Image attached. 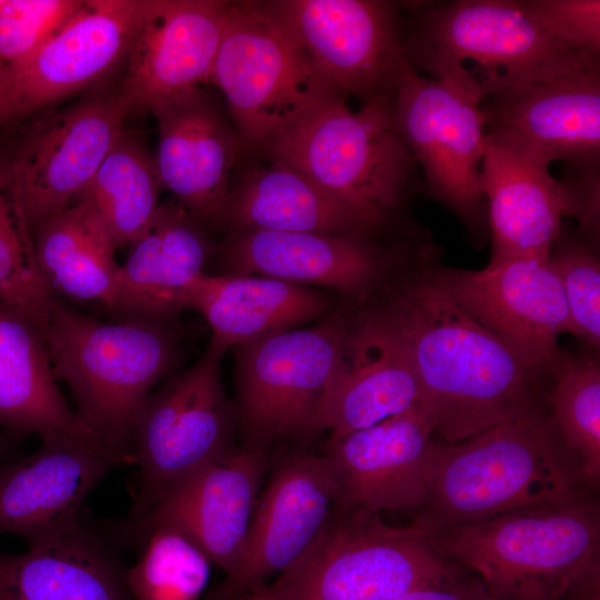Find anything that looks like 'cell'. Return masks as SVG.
<instances>
[{
	"mask_svg": "<svg viewBox=\"0 0 600 600\" xmlns=\"http://www.w3.org/2000/svg\"><path fill=\"white\" fill-rule=\"evenodd\" d=\"M426 256L362 306L403 347L433 432L460 442L541 407V374L448 296Z\"/></svg>",
	"mask_w": 600,
	"mask_h": 600,
	"instance_id": "1",
	"label": "cell"
},
{
	"mask_svg": "<svg viewBox=\"0 0 600 600\" xmlns=\"http://www.w3.org/2000/svg\"><path fill=\"white\" fill-rule=\"evenodd\" d=\"M584 481L541 407L460 442L434 444L426 499L412 524L424 532L582 498Z\"/></svg>",
	"mask_w": 600,
	"mask_h": 600,
	"instance_id": "2",
	"label": "cell"
},
{
	"mask_svg": "<svg viewBox=\"0 0 600 600\" xmlns=\"http://www.w3.org/2000/svg\"><path fill=\"white\" fill-rule=\"evenodd\" d=\"M424 534L492 600H599L600 517L586 497Z\"/></svg>",
	"mask_w": 600,
	"mask_h": 600,
	"instance_id": "3",
	"label": "cell"
},
{
	"mask_svg": "<svg viewBox=\"0 0 600 600\" xmlns=\"http://www.w3.org/2000/svg\"><path fill=\"white\" fill-rule=\"evenodd\" d=\"M171 322H103L57 299L43 333L56 379L68 384L78 416L119 464L130 463L136 418L178 360Z\"/></svg>",
	"mask_w": 600,
	"mask_h": 600,
	"instance_id": "4",
	"label": "cell"
},
{
	"mask_svg": "<svg viewBox=\"0 0 600 600\" xmlns=\"http://www.w3.org/2000/svg\"><path fill=\"white\" fill-rule=\"evenodd\" d=\"M413 8L403 42L406 62L483 97L599 64V58L571 50L539 29L516 0H458Z\"/></svg>",
	"mask_w": 600,
	"mask_h": 600,
	"instance_id": "5",
	"label": "cell"
},
{
	"mask_svg": "<svg viewBox=\"0 0 600 600\" xmlns=\"http://www.w3.org/2000/svg\"><path fill=\"white\" fill-rule=\"evenodd\" d=\"M352 208L373 230L402 208L418 163L394 122L391 96L352 111L336 100L262 146Z\"/></svg>",
	"mask_w": 600,
	"mask_h": 600,
	"instance_id": "6",
	"label": "cell"
},
{
	"mask_svg": "<svg viewBox=\"0 0 600 600\" xmlns=\"http://www.w3.org/2000/svg\"><path fill=\"white\" fill-rule=\"evenodd\" d=\"M470 574L412 523L389 526L378 512L337 502L311 547L267 586L279 600H392Z\"/></svg>",
	"mask_w": 600,
	"mask_h": 600,
	"instance_id": "7",
	"label": "cell"
},
{
	"mask_svg": "<svg viewBox=\"0 0 600 600\" xmlns=\"http://www.w3.org/2000/svg\"><path fill=\"white\" fill-rule=\"evenodd\" d=\"M210 83L223 93L238 137L252 147L346 98L257 2H229Z\"/></svg>",
	"mask_w": 600,
	"mask_h": 600,
	"instance_id": "8",
	"label": "cell"
},
{
	"mask_svg": "<svg viewBox=\"0 0 600 600\" xmlns=\"http://www.w3.org/2000/svg\"><path fill=\"white\" fill-rule=\"evenodd\" d=\"M353 313L337 308L312 327L234 347L237 416L246 444L268 451L278 439L322 432Z\"/></svg>",
	"mask_w": 600,
	"mask_h": 600,
	"instance_id": "9",
	"label": "cell"
},
{
	"mask_svg": "<svg viewBox=\"0 0 600 600\" xmlns=\"http://www.w3.org/2000/svg\"><path fill=\"white\" fill-rule=\"evenodd\" d=\"M227 349L211 337L202 356L141 407L130 441V463L139 468L140 481L129 521L144 518L202 468L234 450L236 407L221 380Z\"/></svg>",
	"mask_w": 600,
	"mask_h": 600,
	"instance_id": "10",
	"label": "cell"
},
{
	"mask_svg": "<svg viewBox=\"0 0 600 600\" xmlns=\"http://www.w3.org/2000/svg\"><path fill=\"white\" fill-rule=\"evenodd\" d=\"M482 100L478 91L419 74L406 60L391 96L394 122L423 172L429 193L480 234L488 227Z\"/></svg>",
	"mask_w": 600,
	"mask_h": 600,
	"instance_id": "11",
	"label": "cell"
},
{
	"mask_svg": "<svg viewBox=\"0 0 600 600\" xmlns=\"http://www.w3.org/2000/svg\"><path fill=\"white\" fill-rule=\"evenodd\" d=\"M31 116L0 152L30 228L72 203L122 132L129 112L118 89L103 87L68 107Z\"/></svg>",
	"mask_w": 600,
	"mask_h": 600,
	"instance_id": "12",
	"label": "cell"
},
{
	"mask_svg": "<svg viewBox=\"0 0 600 600\" xmlns=\"http://www.w3.org/2000/svg\"><path fill=\"white\" fill-rule=\"evenodd\" d=\"M257 3L346 94L352 93L362 104L392 96L406 37L396 4L376 0Z\"/></svg>",
	"mask_w": 600,
	"mask_h": 600,
	"instance_id": "13",
	"label": "cell"
},
{
	"mask_svg": "<svg viewBox=\"0 0 600 600\" xmlns=\"http://www.w3.org/2000/svg\"><path fill=\"white\" fill-rule=\"evenodd\" d=\"M439 286L471 318L541 376L559 361L558 337L571 332L560 279L550 258H512L481 270L429 264Z\"/></svg>",
	"mask_w": 600,
	"mask_h": 600,
	"instance_id": "14",
	"label": "cell"
},
{
	"mask_svg": "<svg viewBox=\"0 0 600 600\" xmlns=\"http://www.w3.org/2000/svg\"><path fill=\"white\" fill-rule=\"evenodd\" d=\"M411 254L406 242L387 248L368 233L231 230L220 248L229 274L324 287L364 304Z\"/></svg>",
	"mask_w": 600,
	"mask_h": 600,
	"instance_id": "15",
	"label": "cell"
},
{
	"mask_svg": "<svg viewBox=\"0 0 600 600\" xmlns=\"http://www.w3.org/2000/svg\"><path fill=\"white\" fill-rule=\"evenodd\" d=\"M338 502L323 456H294L269 478L236 567L201 600H247L314 542Z\"/></svg>",
	"mask_w": 600,
	"mask_h": 600,
	"instance_id": "16",
	"label": "cell"
},
{
	"mask_svg": "<svg viewBox=\"0 0 600 600\" xmlns=\"http://www.w3.org/2000/svg\"><path fill=\"white\" fill-rule=\"evenodd\" d=\"M433 429L418 403L373 426L328 440L323 456L338 503L368 511H416L431 478Z\"/></svg>",
	"mask_w": 600,
	"mask_h": 600,
	"instance_id": "17",
	"label": "cell"
},
{
	"mask_svg": "<svg viewBox=\"0 0 600 600\" xmlns=\"http://www.w3.org/2000/svg\"><path fill=\"white\" fill-rule=\"evenodd\" d=\"M267 469V451L234 449L202 468L144 518L117 524V540L138 547L149 529L171 524L189 534L227 574L241 554Z\"/></svg>",
	"mask_w": 600,
	"mask_h": 600,
	"instance_id": "18",
	"label": "cell"
},
{
	"mask_svg": "<svg viewBox=\"0 0 600 600\" xmlns=\"http://www.w3.org/2000/svg\"><path fill=\"white\" fill-rule=\"evenodd\" d=\"M228 1L151 0L118 89L129 116L210 83Z\"/></svg>",
	"mask_w": 600,
	"mask_h": 600,
	"instance_id": "19",
	"label": "cell"
},
{
	"mask_svg": "<svg viewBox=\"0 0 600 600\" xmlns=\"http://www.w3.org/2000/svg\"><path fill=\"white\" fill-rule=\"evenodd\" d=\"M151 0H84L82 7L23 63L13 68L19 117L102 80L127 59Z\"/></svg>",
	"mask_w": 600,
	"mask_h": 600,
	"instance_id": "20",
	"label": "cell"
},
{
	"mask_svg": "<svg viewBox=\"0 0 600 600\" xmlns=\"http://www.w3.org/2000/svg\"><path fill=\"white\" fill-rule=\"evenodd\" d=\"M481 108L486 131L514 140L549 164L599 167L600 64L507 87L486 96Z\"/></svg>",
	"mask_w": 600,
	"mask_h": 600,
	"instance_id": "21",
	"label": "cell"
},
{
	"mask_svg": "<svg viewBox=\"0 0 600 600\" xmlns=\"http://www.w3.org/2000/svg\"><path fill=\"white\" fill-rule=\"evenodd\" d=\"M487 132L482 186L492 238L489 262L549 259L563 216H577L572 190L550 164L514 140Z\"/></svg>",
	"mask_w": 600,
	"mask_h": 600,
	"instance_id": "22",
	"label": "cell"
},
{
	"mask_svg": "<svg viewBox=\"0 0 600 600\" xmlns=\"http://www.w3.org/2000/svg\"><path fill=\"white\" fill-rule=\"evenodd\" d=\"M118 464L103 449L60 436L41 439L29 456L0 461V537L19 536L30 546L70 527Z\"/></svg>",
	"mask_w": 600,
	"mask_h": 600,
	"instance_id": "23",
	"label": "cell"
},
{
	"mask_svg": "<svg viewBox=\"0 0 600 600\" xmlns=\"http://www.w3.org/2000/svg\"><path fill=\"white\" fill-rule=\"evenodd\" d=\"M150 113L158 122L156 161L163 189L203 224L222 228L240 138L201 88Z\"/></svg>",
	"mask_w": 600,
	"mask_h": 600,
	"instance_id": "24",
	"label": "cell"
},
{
	"mask_svg": "<svg viewBox=\"0 0 600 600\" xmlns=\"http://www.w3.org/2000/svg\"><path fill=\"white\" fill-rule=\"evenodd\" d=\"M119 547L84 513L22 553L0 550V600H132Z\"/></svg>",
	"mask_w": 600,
	"mask_h": 600,
	"instance_id": "25",
	"label": "cell"
},
{
	"mask_svg": "<svg viewBox=\"0 0 600 600\" xmlns=\"http://www.w3.org/2000/svg\"><path fill=\"white\" fill-rule=\"evenodd\" d=\"M420 400L406 351L388 326L367 307L353 313L341 364L324 404L321 428L329 440L373 426Z\"/></svg>",
	"mask_w": 600,
	"mask_h": 600,
	"instance_id": "26",
	"label": "cell"
},
{
	"mask_svg": "<svg viewBox=\"0 0 600 600\" xmlns=\"http://www.w3.org/2000/svg\"><path fill=\"white\" fill-rule=\"evenodd\" d=\"M120 266L109 310L119 319L173 320L183 289L211 254L203 223L178 201L159 204Z\"/></svg>",
	"mask_w": 600,
	"mask_h": 600,
	"instance_id": "27",
	"label": "cell"
},
{
	"mask_svg": "<svg viewBox=\"0 0 600 600\" xmlns=\"http://www.w3.org/2000/svg\"><path fill=\"white\" fill-rule=\"evenodd\" d=\"M181 310L199 312L212 337L229 347L319 321L337 309L333 298L311 287L256 276L204 272L181 292Z\"/></svg>",
	"mask_w": 600,
	"mask_h": 600,
	"instance_id": "28",
	"label": "cell"
},
{
	"mask_svg": "<svg viewBox=\"0 0 600 600\" xmlns=\"http://www.w3.org/2000/svg\"><path fill=\"white\" fill-rule=\"evenodd\" d=\"M0 428L16 438L60 436L107 451L67 404L40 332L1 302Z\"/></svg>",
	"mask_w": 600,
	"mask_h": 600,
	"instance_id": "29",
	"label": "cell"
},
{
	"mask_svg": "<svg viewBox=\"0 0 600 600\" xmlns=\"http://www.w3.org/2000/svg\"><path fill=\"white\" fill-rule=\"evenodd\" d=\"M222 227L229 231L374 233L348 204L276 160L250 169L230 189Z\"/></svg>",
	"mask_w": 600,
	"mask_h": 600,
	"instance_id": "30",
	"label": "cell"
},
{
	"mask_svg": "<svg viewBox=\"0 0 600 600\" xmlns=\"http://www.w3.org/2000/svg\"><path fill=\"white\" fill-rule=\"evenodd\" d=\"M31 231L40 271L56 297L109 308L121 264L110 233L88 203L73 201Z\"/></svg>",
	"mask_w": 600,
	"mask_h": 600,
	"instance_id": "31",
	"label": "cell"
},
{
	"mask_svg": "<svg viewBox=\"0 0 600 600\" xmlns=\"http://www.w3.org/2000/svg\"><path fill=\"white\" fill-rule=\"evenodd\" d=\"M162 189L156 156L142 137L123 129L73 201L88 203L116 248L121 249L130 247L146 229L159 207Z\"/></svg>",
	"mask_w": 600,
	"mask_h": 600,
	"instance_id": "32",
	"label": "cell"
},
{
	"mask_svg": "<svg viewBox=\"0 0 600 600\" xmlns=\"http://www.w3.org/2000/svg\"><path fill=\"white\" fill-rule=\"evenodd\" d=\"M57 299L40 271L31 228L0 159V302L43 338Z\"/></svg>",
	"mask_w": 600,
	"mask_h": 600,
	"instance_id": "33",
	"label": "cell"
},
{
	"mask_svg": "<svg viewBox=\"0 0 600 600\" xmlns=\"http://www.w3.org/2000/svg\"><path fill=\"white\" fill-rule=\"evenodd\" d=\"M138 546H142L141 556L127 570L132 600H201L212 562L189 534L158 524Z\"/></svg>",
	"mask_w": 600,
	"mask_h": 600,
	"instance_id": "34",
	"label": "cell"
},
{
	"mask_svg": "<svg viewBox=\"0 0 600 600\" xmlns=\"http://www.w3.org/2000/svg\"><path fill=\"white\" fill-rule=\"evenodd\" d=\"M551 418L584 481L600 477V368L592 358L561 356L551 372Z\"/></svg>",
	"mask_w": 600,
	"mask_h": 600,
	"instance_id": "35",
	"label": "cell"
},
{
	"mask_svg": "<svg viewBox=\"0 0 600 600\" xmlns=\"http://www.w3.org/2000/svg\"><path fill=\"white\" fill-rule=\"evenodd\" d=\"M564 293L571 334L594 350L600 347V261L593 248L557 239L550 252Z\"/></svg>",
	"mask_w": 600,
	"mask_h": 600,
	"instance_id": "36",
	"label": "cell"
},
{
	"mask_svg": "<svg viewBox=\"0 0 600 600\" xmlns=\"http://www.w3.org/2000/svg\"><path fill=\"white\" fill-rule=\"evenodd\" d=\"M83 0H4L0 8V61L16 68L34 53Z\"/></svg>",
	"mask_w": 600,
	"mask_h": 600,
	"instance_id": "37",
	"label": "cell"
},
{
	"mask_svg": "<svg viewBox=\"0 0 600 600\" xmlns=\"http://www.w3.org/2000/svg\"><path fill=\"white\" fill-rule=\"evenodd\" d=\"M516 3L531 22L556 41L599 58V0H516Z\"/></svg>",
	"mask_w": 600,
	"mask_h": 600,
	"instance_id": "38",
	"label": "cell"
},
{
	"mask_svg": "<svg viewBox=\"0 0 600 600\" xmlns=\"http://www.w3.org/2000/svg\"><path fill=\"white\" fill-rule=\"evenodd\" d=\"M392 600H492L476 576L439 588H422L408 591Z\"/></svg>",
	"mask_w": 600,
	"mask_h": 600,
	"instance_id": "39",
	"label": "cell"
},
{
	"mask_svg": "<svg viewBox=\"0 0 600 600\" xmlns=\"http://www.w3.org/2000/svg\"><path fill=\"white\" fill-rule=\"evenodd\" d=\"M19 87L16 71L0 61V129L19 117Z\"/></svg>",
	"mask_w": 600,
	"mask_h": 600,
	"instance_id": "40",
	"label": "cell"
},
{
	"mask_svg": "<svg viewBox=\"0 0 600 600\" xmlns=\"http://www.w3.org/2000/svg\"><path fill=\"white\" fill-rule=\"evenodd\" d=\"M14 438L11 434L0 436V461L12 458Z\"/></svg>",
	"mask_w": 600,
	"mask_h": 600,
	"instance_id": "41",
	"label": "cell"
},
{
	"mask_svg": "<svg viewBox=\"0 0 600 600\" xmlns=\"http://www.w3.org/2000/svg\"><path fill=\"white\" fill-rule=\"evenodd\" d=\"M247 600H279L277 597H274L270 590L268 589V586L264 584L257 590H254Z\"/></svg>",
	"mask_w": 600,
	"mask_h": 600,
	"instance_id": "42",
	"label": "cell"
},
{
	"mask_svg": "<svg viewBox=\"0 0 600 600\" xmlns=\"http://www.w3.org/2000/svg\"><path fill=\"white\" fill-rule=\"evenodd\" d=\"M3 2H4V0H0V8H1V6L3 4Z\"/></svg>",
	"mask_w": 600,
	"mask_h": 600,
	"instance_id": "43",
	"label": "cell"
}]
</instances>
